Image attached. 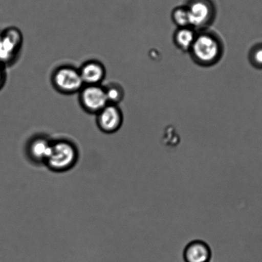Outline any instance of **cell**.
<instances>
[{
    "label": "cell",
    "mask_w": 262,
    "mask_h": 262,
    "mask_svg": "<svg viewBox=\"0 0 262 262\" xmlns=\"http://www.w3.org/2000/svg\"><path fill=\"white\" fill-rule=\"evenodd\" d=\"M194 62L202 67L217 64L222 58L225 47L217 33L208 29L198 30L194 43L189 50Z\"/></svg>",
    "instance_id": "1"
},
{
    "label": "cell",
    "mask_w": 262,
    "mask_h": 262,
    "mask_svg": "<svg viewBox=\"0 0 262 262\" xmlns=\"http://www.w3.org/2000/svg\"><path fill=\"white\" fill-rule=\"evenodd\" d=\"M78 159L77 147L70 140L52 141V148L45 164L54 172H66L75 166Z\"/></svg>",
    "instance_id": "2"
},
{
    "label": "cell",
    "mask_w": 262,
    "mask_h": 262,
    "mask_svg": "<svg viewBox=\"0 0 262 262\" xmlns=\"http://www.w3.org/2000/svg\"><path fill=\"white\" fill-rule=\"evenodd\" d=\"M51 81L56 91L65 95L78 93L84 86L79 69L71 65L60 66L56 68Z\"/></svg>",
    "instance_id": "3"
},
{
    "label": "cell",
    "mask_w": 262,
    "mask_h": 262,
    "mask_svg": "<svg viewBox=\"0 0 262 262\" xmlns=\"http://www.w3.org/2000/svg\"><path fill=\"white\" fill-rule=\"evenodd\" d=\"M24 43L21 30L9 27L0 34V63L7 66L14 64L19 57Z\"/></svg>",
    "instance_id": "4"
},
{
    "label": "cell",
    "mask_w": 262,
    "mask_h": 262,
    "mask_svg": "<svg viewBox=\"0 0 262 262\" xmlns=\"http://www.w3.org/2000/svg\"><path fill=\"white\" fill-rule=\"evenodd\" d=\"M186 7L189 11L190 27L197 31L208 29L214 22L216 9L211 0H189Z\"/></svg>",
    "instance_id": "5"
},
{
    "label": "cell",
    "mask_w": 262,
    "mask_h": 262,
    "mask_svg": "<svg viewBox=\"0 0 262 262\" xmlns=\"http://www.w3.org/2000/svg\"><path fill=\"white\" fill-rule=\"evenodd\" d=\"M78 94L79 103L86 113L96 115L108 104L102 85H84Z\"/></svg>",
    "instance_id": "6"
},
{
    "label": "cell",
    "mask_w": 262,
    "mask_h": 262,
    "mask_svg": "<svg viewBox=\"0 0 262 262\" xmlns=\"http://www.w3.org/2000/svg\"><path fill=\"white\" fill-rule=\"evenodd\" d=\"M96 123L103 133H116L123 123V114L118 105L108 104L96 114Z\"/></svg>",
    "instance_id": "7"
},
{
    "label": "cell",
    "mask_w": 262,
    "mask_h": 262,
    "mask_svg": "<svg viewBox=\"0 0 262 262\" xmlns=\"http://www.w3.org/2000/svg\"><path fill=\"white\" fill-rule=\"evenodd\" d=\"M52 141L44 136L32 137L28 142L27 154L31 161L36 164H45L52 148Z\"/></svg>",
    "instance_id": "8"
},
{
    "label": "cell",
    "mask_w": 262,
    "mask_h": 262,
    "mask_svg": "<svg viewBox=\"0 0 262 262\" xmlns=\"http://www.w3.org/2000/svg\"><path fill=\"white\" fill-rule=\"evenodd\" d=\"M78 69L84 85H101L106 77L105 66L99 60L86 61Z\"/></svg>",
    "instance_id": "9"
},
{
    "label": "cell",
    "mask_w": 262,
    "mask_h": 262,
    "mask_svg": "<svg viewBox=\"0 0 262 262\" xmlns=\"http://www.w3.org/2000/svg\"><path fill=\"white\" fill-rule=\"evenodd\" d=\"M182 254L185 262H210L213 252L205 241L194 240L185 247Z\"/></svg>",
    "instance_id": "10"
},
{
    "label": "cell",
    "mask_w": 262,
    "mask_h": 262,
    "mask_svg": "<svg viewBox=\"0 0 262 262\" xmlns=\"http://www.w3.org/2000/svg\"><path fill=\"white\" fill-rule=\"evenodd\" d=\"M197 30L191 27L178 28L173 35V42L180 50L189 52L196 36Z\"/></svg>",
    "instance_id": "11"
},
{
    "label": "cell",
    "mask_w": 262,
    "mask_h": 262,
    "mask_svg": "<svg viewBox=\"0 0 262 262\" xmlns=\"http://www.w3.org/2000/svg\"><path fill=\"white\" fill-rule=\"evenodd\" d=\"M103 86L108 104L118 105L123 100L124 90L120 84L111 82Z\"/></svg>",
    "instance_id": "12"
},
{
    "label": "cell",
    "mask_w": 262,
    "mask_h": 262,
    "mask_svg": "<svg viewBox=\"0 0 262 262\" xmlns=\"http://www.w3.org/2000/svg\"><path fill=\"white\" fill-rule=\"evenodd\" d=\"M171 18L178 28L190 27L189 14L186 6L177 7L173 9Z\"/></svg>",
    "instance_id": "13"
},
{
    "label": "cell",
    "mask_w": 262,
    "mask_h": 262,
    "mask_svg": "<svg viewBox=\"0 0 262 262\" xmlns=\"http://www.w3.org/2000/svg\"><path fill=\"white\" fill-rule=\"evenodd\" d=\"M248 59L253 67L262 70V43L251 47L249 52Z\"/></svg>",
    "instance_id": "14"
},
{
    "label": "cell",
    "mask_w": 262,
    "mask_h": 262,
    "mask_svg": "<svg viewBox=\"0 0 262 262\" xmlns=\"http://www.w3.org/2000/svg\"><path fill=\"white\" fill-rule=\"evenodd\" d=\"M7 73L6 67L0 63V90L4 88L6 83Z\"/></svg>",
    "instance_id": "15"
}]
</instances>
